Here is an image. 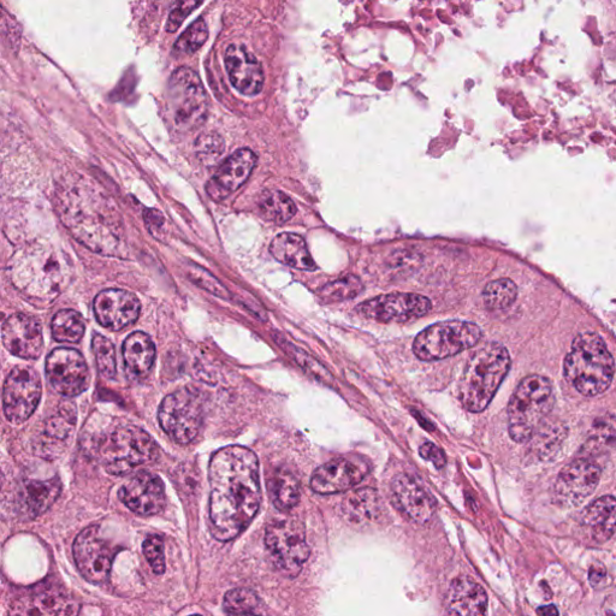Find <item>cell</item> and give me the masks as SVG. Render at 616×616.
I'll use <instances>...</instances> for the list:
<instances>
[{
  "instance_id": "f546056e",
  "label": "cell",
  "mask_w": 616,
  "mask_h": 616,
  "mask_svg": "<svg viewBox=\"0 0 616 616\" xmlns=\"http://www.w3.org/2000/svg\"><path fill=\"white\" fill-rule=\"evenodd\" d=\"M342 511L349 523L366 525L379 518L382 503L376 490L364 488L346 497Z\"/></svg>"
},
{
  "instance_id": "681fc988",
  "label": "cell",
  "mask_w": 616,
  "mask_h": 616,
  "mask_svg": "<svg viewBox=\"0 0 616 616\" xmlns=\"http://www.w3.org/2000/svg\"><path fill=\"white\" fill-rule=\"evenodd\" d=\"M539 616H559V610L553 604L538 609Z\"/></svg>"
},
{
  "instance_id": "bcb514c9",
  "label": "cell",
  "mask_w": 616,
  "mask_h": 616,
  "mask_svg": "<svg viewBox=\"0 0 616 616\" xmlns=\"http://www.w3.org/2000/svg\"><path fill=\"white\" fill-rule=\"evenodd\" d=\"M144 218L148 230H150L156 238H159L158 234L164 233L165 227V218L162 213L153 209L147 210L144 213Z\"/></svg>"
},
{
  "instance_id": "b9f144b4",
  "label": "cell",
  "mask_w": 616,
  "mask_h": 616,
  "mask_svg": "<svg viewBox=\"0 0 616 616\" xmlns=\"http://www.w3.org/2000/svg\"><path fill=\"white\" fill-rule=\"evenodd\" d=\"M144 554L146 556L148 564H150L154 573L161 576L165 572V553H164V541L159 535H150L145 539L142 544Z\"/></svg>"
},
{
  "instance_id": "cb8c5ba5",
  "label": "cell",
  "mask_w": 616,
  "mask_h": 616,
  "mask_svg": "<svg viewBox=\"0 0 616 616\" xmlns=\"http://www.w3.org/2000/svg\"><path fill=\"white\" fill-rule=\"evenodd\" d=\"M225 69L231 84L247 97L257 96L263 90L262 64L244 45L233 44L225 51Z\"/></svg>"
},
{
  "instance_id": "7c38bea8",
  "label": "cell",
  "mask_w": 616,
  "mask_h": 616,
  "mask_svg": "<svg viewBox=\"0 0 616 616\" xmlns=\"http://www.w3.org/2000/svg\"><path fill=\"white\" fill-rule=\"evenodd\" d=\"M80 603L55 580L20 592L9 607V616H79Z\"/></svg>"
},
{
  "instance_id": "44dd1931",
  "label": "cell",
  "mask_w": 616,
  "mask_h": 616,
  "mask_svg": "<svg viewBox=\"0 0 616 616\" xmlns=\"http://www.w3.org/2000/svg\"><path fill=\"white\" fill-rule=\"evenodd\" d=\"M140 301L123 289H106L94 300V313L102 327L122 330L138 321Z\"/></svg>"
},
{
  "instance_id": "484cf974",
  "label": "cell",
  "mask_w": 616,
  "mask_h": 616,
  "mask_svg": "<svg viewBox=\"0 0 616 616\" xmlns=\"http://www.w3.org/2000/svg\"><path fill=\"white\" fill-rule=\"evenodd\" d=\"M62 493L61 479L26 481L19 493V509L22 517L32 520L49 511Z\"/></svg>"
},
{
  "instance_id": "d6a6232c",
  "label": "cell",
  "mask_w": 616,
  "mask_h": 616,
  "mask_svg": "<svg viewBox=\"0 0 616 616\" xmlns=\"http://www.w3.org/2000/svg\"><path fill=\"white\" fill-rule=\"evenodd\" d=\"M260 215L266 221L286 223L295 215L294 201L280 191H265L258 201Z\"/></svg>"
},
{
  "instance_id": "7a4b0ae2",
  "label": "cell",
  "mask_w": 616,
  "mask_h": 616,
  "mask_svg": "<svg viewBox=\"0 0 616 616\" xmlns=\"http://www.w3.org/2000/svg\"><path fill=\"white\" fill-rule=\"evenodd\" d=\"M57 210L71 235L91 251L123 257L126 236L120 213L90 180L77 176L61 183Z\"/></svg>"
},
{
  "instance_id": "5b68a950",
  "label": "cell",
  "mask_w": 616,
  "mask_h": 616,
  "mask_svg": "<svg viewBox=\"0 0 616 616\" xmlns=\"http://www.w3.org/2000/svg\"><path fill=\"white\" fill-rule=\"evenodd\" d=\"M509 367L511 357L499 343H490L473 354L460 382V399L467 411L483 412L490 405Z\"/></svg>"
},
{
  "instance_id": "9a60e30c",
  "label": "cell",
  "mask_w": 616,
  "mask_h": 616,
  "mask_svg": "<svg viewBox=\"0 0 616 616\" xmlns=\"http://www.w3.org/2000/svg\"><path fill=\"white\" fill-rule=\"evenodd\" d=\"M431 307V301L426 296L393 293L364 301L357 307V312L371 321L406 323L424 317Z\"/></svg>"
},
{
  "instance_id": "ab89813d",
  "label": "cell",
  "mask_w": 616,
  "mask_h": 616,
  "mask_svg": "<svg viewBox=\"0 0 616 616\" xmlns=\"http://www.w3.org/2000/svg\"><path fill=\"white\" fill-rule=\"evenodd\" d=\"M195 152L204 164L216 163L224 152V140L218 134H204L195 142Z\"/></svg>"
},
{
  "instance_id": "4316f807",
  "label": "cell",
  "mask_w": 616,
  "mask_h": 616,
  "mask_svg": "<svg viewBox=\"0 0 616 616\" xmlns=\"http://www.w3.org/2000/svg\"><path fill=\"white\" fill-rule=\"evenodd\" d=\"M582 525L597 543L607 542L616 531V499L602 496L590 503L582 513Z\"/></svg>"
},
{
  "instance_id": "e0dca14e",
  "label": "cell",
  "mask_w": 616,
  "mask_h": 616,
  "mask_svg": "<svg viewBox=\"0 0 616 616\" xmlns=\"http://www.w3.org/2000/svg\"><path fill=\"white\" fill-rule=\"evenodd\" d=\"M46 375L52 387L64 396L84 393L90 381L84 355L73 348L55 349L47 357Z\"/></svg>"
},
{
  "instance_id": "8fae6325",
  "label": "cell",
  "mask_w": 616,
  "mask_h": 616,
  "mask_svg": "<svg viewBox=\"0 0 616 616\" xmlns=\"http://www.w3.org/2000/svg\"><path fill=\"white\" fill-rule=\"evenodd\" d=\"M265 546L284 576L294 578L310 556L305 527L296 519H278L266 527Z\"/></svg>"
},
{
  "instance_id": "8992f818",
  "label": "cell",
  "mask_w": 616,
  "mask_h": 616,
  "mask_svg": "<svg viewBox=\"0 0 616 616\" xmlns=\"http://www.w3.org/2000/svg\"><path fill=\"white\" fill-rule=\"evenodd\" d=\"M554 401L553 384L547 377H526L508 405V429L512 440L529 442L553 410Z\"/></svg>"
},
{
  "instance_id": "f35d334b",
  "label": "cell",
  "mask_w": 616,
  "mask_h": 616,
  "mask_svg": "<svg viewBox=\"0 0 616 616\" xmlns=\"http://www.w3.org/2000/svg\"><path fill=\"white\" fill-rule=\"evenodd\" d=\"M76 423V411L73 405H65L59 408L55 416L46 422V435L53 440H65L73 431Z\"/></svg>"
},
{
  "instance_id": "5bb4252c",
  "label": "cell",
  "mask_w": 616,
  "mask_h": 616,
  "mask_svg": "<svg viewBox=\"0 0 616 616\" xmlns=\"http://www.w3.org/2000/svg\"><path fill=\"white\" fill-rule=\"evenodd\" d=\"M41 399L40 377L32 367L19 366L4 383L3 406L9 422L21 424L37 410Z\"/></svg>"
},
{
  "instance_id": "c3c4849f",
  "label": "cell",
  "mask_w": 616,
  "mask_h": 616,
  "mask_svg": "<svg viewBox=\"0 0 616 616\" xmlns=\"http://www.w3.org/2000/svg\"><path fill=\"white\" fill-rule=\"evenodd\" d=\"M597 616H616V591L608 595L606 600L603 601Z\"/></svg>"
},
{
  "instance_id": "7bdbcfd3",
  "label": "cell",
  "mask_w": 616,
  "mask_h": 616,
  "mask_svg": "<svg viewBox=\"0 0 616 616\" xmlns=\"http://www.w3.org/2000/svg\"><path fill=\"white\" fill-rule=\"evenodd\" d=\"M293 348V358H295L296 363L301 366V369L306 371L308 375H311L313 378H316L317 381L322 383L330 384L333 382V377H331L330 373L324 366L318 363L316 359H313L311 355H308L306 352L301 351V349Z\"/></svg>"
},
{
  "instance_id": "e575fe53",
  "label": "cell",
  "mask_w": 616,
  "mask_h": 616,
  "mask_svg": "<svg viewBox=\"0 0 616 616\" xmlns=\"http://www.w3.org/2000/svg\"><path fill=\"white\" fill-rule=\"evenodd\" d=\"M518 296V288L508 278L490 282L483 292L485 306L490 310H506Z\"/></svg>"
},
{
  "instance_id": "d4e9b609",
  "label": "cell",
  "mask_w": 616,
  "mask_h": 616,
  "mask_svg": "<svg viewBox=\"0 0 616 616\" xmlns=\"http://www.w3.org/2000/svg\"><path fill=\"white\" fill-rule=\"evenodd\" d=\"M488 596L469 577L455 578L446 595L447 616H487Z\"/></svg>"
},
{
  "instance_id": "6da1fadb",
  "label": "cell",
  "mask_w": 616,
  "mask_h": 616,
  "mask_svg": "<svg viewBox=\"0 0 616 616\" xmlns=\"http://www.w3.org/2000/svg\"><path fill=\"white\" fill-rule=\"evenodd\" d=\"M209 481L212 536L233 541L251 525L262 502L257 455L240 446L218 450L210 461Z\"/></svg>"
},
{
  "instance_id": "83f0119b",
  "label": "cell",
  "mask_w": 616,
  "mask_h": 616,
  "mask_svg": "<svg viewBox=\"0 0 616 616\" xmlns=\"http://www.w3.org/2000/svg\"><path fill=\"white\" fill-rule=\"evenodd\" d=\"M271 256L277 262L302 271H315L317 265L313 260L306 241L298 234L283 233L277 235L270 245Z\"/></svg>"
},
{
  "instance_id": "3957f363",
  "label": "cell",
  "mask_w": 616,
  "mask_h": 616,
  "mask_svg": "<svg viewBox=\"0 0 616 616\" xmlns=\"http://www.w3.org/2000/svg\"><path fill=\"white\" fill-rule=\"evenodd\" d=\"M70 264L50 246L35 245L16 254L11 277L21 292L40 301L55 299L67 286Z\"/></svg>"
},
{
  "instance_id": "2e32d148",
  "label": "cell",
  "mask_w": 616,
  "mask_h": 616,
  "mask_svg": "<svg viewBox=\"0 0 616 616\" xmlns=\"http://www.w3.org/2000/svg\"><path fill=\"white\" fill-rule=\"evenodd\" d=\"M601 479L600 466L594 460L578 459L562 469L554 487L556 505L577 507L594 494Z\"/></svg>"
},
{
  "instance_id": "60d3db41",
  "label": "cell",
  "mask_w": 616,
  "mask_h": 616,
  "mask_svg": "<svg viewBox=\"0 0 616 616\" xmlns=\"http://www.w3.org/2000/svg\"><path fill=\"white\" fill-rule=\"evenodd\" d=\"M187 276L189 280L203 288L206 292L218 296V298L229 300L228 290L219 283L216 277H213L210 272L200 268V266L191 264L187 268Z\"/></svg>"
},
{
  "instance_id": "ac0fdd59",
  "label": "cell",
  "mask_w": 616,
  "mask_h": 616,
  "mask_svg": "<svg viewBox=\"0 0 616 616\" xmlns=\"http://www.w3.org/2000/svg\"><path fill=\"white\" fill-rule=\"evenodd\" d=\"M370 473V464L359 456H348L327 462L313 472L311 488L315 493H343L358 485Z\"/></svg>"
},
{
  "instance_id": "4fadbf2b",
  "label": "cell",
  "mask_w": 616,
  "mask_h": 616,
  "mask_svg": "<svg viewBox=\"0 0 616 616\" xmlns=\"http://www.w3.org/2000/svg\"><path fill=\"white\" fill-rule=\"evenodd\" d=\"M73 554L77 570L87 582H108L117 550L102 536L99 526H88L77 535Z\"/></svg>"
},
{
  "instance_id": "ee69618b",
  "label": "cell",
  "mask_w": 616,
  "mask_h": 616,
  "mask_svg": "<svg viewBox=\"0 0 616 616\" xmlns=\"http://www.w3.org/2000/svg\"><path fill=\"white\" fill-rule=\"evenodd\" d=\"M201 2H192V0H188V2H180L176 4V7L169 16V20L167 23V29L169 33H174L179 29L183 23L187 19L189 15H191L194 9L200 7Z\"/></svg>"
},
{
  "instance_id": "d6986e66",
  "label": "cell",
  "mask_w": 616,
  "mask_h": 616,
  "mask_svg": "<svg viewBox=\"0 0 616 616\" xmlns=\"http://www.w3.org/2000/svg\"><path fill=\"white\" fill-rule=\"evenodd\" d=\"M118 496L130 511L142 517L161 513L167 500L162 479L145 471L124 483Z\"/></svg>"
},
{
  "instance_id": "7402d4cb",
  "label": "cell",
  "mask_w": 616,
  "mask_h": 616,
  "mask_svg": "<svg viewBox=\"0 0 616 616\" xmlns=\"http://www.w3.org/2000/svg\"><path fill=\"white\" fill-rule=\"evenodd\" d=\"M2 340L11 354L22 359H38L44 349L43 329L38 319L23 313L5 321Z\"/></svg>"
},
{
  "instance_id": "277c9868",
  "label": "cell",
  "mask_w": 616,
  "mask_h": 616,
  "mask_svg": "<svg viewBox=\"0 0 616 616\" xmlns=\"http://www.w3.org/2000/svg\"><path fill=\"white\" fill-rule=\"evenodd\" d=\"M565 377L578 393L592 398L613 382L615 363L606 343L594 333L579 335L564 364Z\"/></svg>"
},
{
  "instance_id": "4dcf8cb0",
  "label": "cell",
  "mask_w": 616,
  "mask_h": 616,
  "mask_svg": "<svg viewBox=\"0 0 616 616\" xmlns=\"http://www.w3.org/2000/svg\"><path fill=\"white\" fill-rule=\"evenodd\" d=\"M269 493L277 509L289 511L300 501L298 478L286 470L276 471L269 481Z\"/></svg>"
},
{
  "instance_id": "603a6c76",
  "label": "cell",
  "mask_w": 616,
  "mask_h": 616,
  "mask_svg": "<svg viewBox=\"0 0 616 616\" xmlns=\"http://www.w3.org/2000/svg\"><path fill=\"white\" fill-rule=\"evenodd\" d=\"M257 161L256 153L248 148H241L231 154L207 183L206 192L209 197L215 201H222L238 191L251 176Z\"/></svg>"
},
{
  "instance_id": "f6af8a7d",
  "label": "cell",
  "mask_w": 616,
  "mask_h": 616,
  "mask_svg": "<svg viewBox=\"0 0 616 616\" xmlns=\"http://www.w3.org/2000/svg\"><path fill=\"white\" fill-rule=\"evenodd\" d=\"M419 454L424 460L432 462L436 469H442V467L447 464L446 454L434 443H424L423 446L419 448Z\"/></svg>"
},
{
  "instance_id": "74e56055",
  "label": "cell",
  "mask_w": 616,
  "mask_h": 616,
  "mask_svg": "<svg viewBox=\"0 0 616 616\" xmlns=\"http://www.w3.org/2000/svg\"><path fill=\"white\" fill-rule=\"evenodd\" d=\"M207 38H209V29H207L206 22L199 19L176 41L174 55L177 57L192 55L206 43Z\"/></svg>"
},
{
  "instance_id": "f1b7e54d",
  "label": "cell",
  "mask_w": 616,
  "mask_h": 616,
  "mask_svg": "<svg viewBox=\"0 0 616 616\" xmlns=\"http://www.w3.org/2000/svg\"><path fill=\"white\" fill-rule=\"evenodd\" d=\"M124 365L129 376L133 379H142L151 372L156 358V347L151 337L141 331L129 335L123 347Z\"/></svg>"
},
{
  "instance_id": "f907efd6",
  "label": "cell",
  "mask_w": 616,
  "mask_h": 616,
  "mask_svg": "<svg viewBox=\"0 0 616 616\" xmlns=\"http://www.w3.org/2000/svg\"><path fill=\"white\" fill-rule=\"evenodd\" d=\"M192 616H201V615H192Z\"/></svg>"
},
{
  "instance_id": "ffe728a7",
  "label": "cell",
  "mask_w": 616,
  "mask_h": 616,
  "mask_svg": "<svg viewBox=\"0 0 616 616\" xmlns=\"http://www.w3.org/2000/svg\"><path fill=\"white\" fill-rule=\"evenodd\" d=\"M392 497L396 508L408 520L424 525L434 518L436 501L416 478L399 475L392 483Z\"/></svg>"
},
{
  "instance_id": "52a82bcc",
  "label": "cell",
  "mask_w": 616,
  "mask_h": 616,
  "mask_svg": "<svg viewBox=\"0 0 616 616\" xmlns=\"http://www.w3.org/2000/svg\"><path fill=\"white\" fill-rule=\"evenodd\" d=\"M98 454L106 472L124 476L156 458L157 446L146 431L133 425L116 426L99 442Z\"/></svg>"
},
{
  "instance_id": "d590c367",
  "label": "cell",
  "mask_w": 616,
  "mask_h": 616,
  "mask_svg": "<svg viewBox=\"0 0 616 616\" xmlns=\"http://www.w3.org/2000/svg\"><path fill=\"white\" fill-rule=\"evenodd\" d=\"M363 289V282L359 277L348 275L328 283L321 289L319 295L327 302H341L357 298Z\"/></svg>"
},
{
  "instance_id": "8d00e7d4",
  "label": "cell",
  "mask_w": 616,
  "mask_h": 616,
  "mask_svg": "<svg viewBox=\"0 0 616 616\" xmlns=\"http://www.w3.org/2000/svg\"><path fill=\"white\" fill-rule=\"evenodd\" d=\"M92 351L96 358L97 369L105 379H114L116 376V353L111 341L103 335L96 334L92 340Z\"/></svg>"
},
{
  "instance_id": "ba28073f",
  "label": "cell",
  "mask_w": 616,
  "mask_h": 616,
  "mask_svg": "<svg viewBox=\"0 0 616 616\" xmlns=\"http://www.w3.org/2000/svg\"><path fill=\"white\" fill-rule=\"evenodd\" d=\"M482 339V330L470 322H441L422 331L414 340L413 352L424 361H435L475 347Z\"/></svg>"
},
{
  "instance_id": "836d02e7",
  "label": "cell",
  "mask_w": 616,
  "mask_h": 616,
  "mask_svg": "<svg viewBox=\"0 0 616 616\" xmlns=\"http://www.w3.org/2000/svg\"><path fill=\"white\" fill-rule=\"evenodd\" d=\"M85 319L74 310H62L56 313L51 323L53 339L62 343H77L84 337Z\"/></svg>"
},
{
  "instance_id": "9c48e42d",
  "label": "cell",
  "mask_w": 616,
  "mask_h": 616,
  "mask_svg": "<svg viewBox=\"0 0 616 616\" xmlns=\"http://www.w3.org/2000/svg\"><path fill=\"white\" fill-rule=\"evenodd\" d=\"M203 396L193 388L170 394L159 407L158 419L163 431L179 444L191 443L204 423Z\"/></svg>"
},
{
  "instance_id": "1f68e13d",
  "label": "cell",
  "mask_w": 616,
  "mask_h": 616,
  "mask_svg": "<svg viewBox=\"0 0 616 616\" xmlns=\"http://www.w3.org/2000/svg\"><path fill=\"white\" fill-rule=\"evenodd\" d=\"M223 608L227 616H270L256 592L245 588L228 591Z\"/></svg>"
},
{
  "instance_id": "7dc6e473",
  "label": "cell",
  "mask_w": 616,
  "mask_h": 616,
  "mask_svg": "<svg viewBox=\"0 0 616 616\" xmlns=\"http://www.w3.org/2000/svg\"><path fill=\"white\" fill-rule=\"evenodd\" d=\"M606 567L601 564L592 565L590 568L589 578L590 583L595 589H601V586L607 583Z\"/></svg>"
},
{
  "instance_id": "30bf717a",
  "label": "cell",
  "mask_w": 616,
  "mask_h": 616,
  "mask_svg": "<svg viewBox=\"0 0 616 616\" xmlns=\"http://www.w3.org/2000/svg\"><path fill=\"white\" fill-rule=\"evenodd\" d=\"M169 105L177 128L194 130L206 121L209 98L194 70L177 69L169 81Z\"/></svg>"
}]
</instances>
